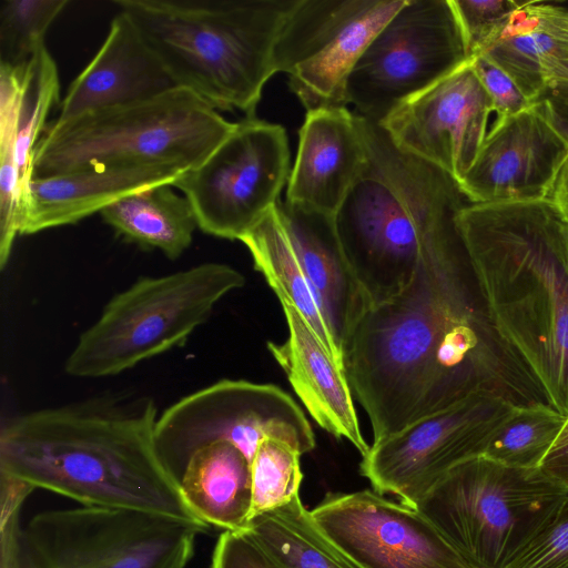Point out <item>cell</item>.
<instances>
[{
	"instance_id": "obj_1",
	"label": "cell",
	"mask_w": 568,
	"mask_h": 568,
	"mask_svg": "<svg viewBox=\"0 0 568 568\" xmlns=\"http://www.w3.org/2000/svg\"><path fill=\"white\" fill-rule=\"evenodd\" d=\"M344 361L373 443L471 396L550 406L495 329L459 226L429 245L404 291L363 313Z\"/></svg>"
},
{
	"instance_id": "obj_2",
	"label": "cell",
	"mask_w": 568,
	"mask_h": 568,
	"mask_svg": "<svg viewBox=\"0 0 568 568\" xmlns=\"http://www.w3.org/2000/svg\"><path fill=\"white\" fill-rule=\"evenodd\" d=\"M158 418L152 397L128 393L16 415L1 427L0 474L82 506L202 523L158 453Z\"/></svg>"
},
{
	"instance_id": "obj_3",
	"label": "cell",
	"mask_w": 568,
	"mask_h": 568,
	"mask_svg": "<svg viewBox=\"0 0 568 568\" xmlns=\"http://www.w3.org/2000/svg\"><path fill=\"white\" fill-rule=\"evenodd\" d=\"M458 226L495 329L568 418V222L544 199L471 203Z\"/></svg>"
},
{
	"instance_id": "obj_4",
	"label": "cell",
	"mask_w": 568,
	"mask_h": 568,
	"mask_svg": "<svg viewBox=\"0 0 568 568\" xmlns=\"http://www.w3.org/2000/svg\"><path fill=\"white\" fill-rule=\"evenodd\" d=\"M356 115L366 162L334 219L369 307L404 291L425 251L458 226L471 203L453 176L399 149L379 123Z\"/></svg>"
},
{
	"instance_id": "obj_5",
	"label": "cell",
	"mask_w": 568,
	"mask_h": 568,
	"mask_svg": "<svg viewBox=\"0 0 568 568\" xmlns=\"http://www.w3.org/2000/svg\"><path fill=\"white\" fill-rule=\"evenodd\" d=\"M297 0H114L179 88L253 118Z\"/></svg>"
},
{
	"instance_id": "obj_6",
	"label": "cell",
	"mask_w": 568,
	"mask_h": 568,
	"mask_svg": "<svg viewBox=\"0 0 568 568\" xmlns=\"http://www.w3.org/2000/svg\"><path fill=\"white\" fill-rule=\"evenodd\" d=\"M234 128L202 98L175 88L145 101L51 121L33 150L31 178L139 166L183 174Z\"/></svg>"
},
{
	"instance_id": "obj_7",
	"label": "cell",
	"mask_w": 568,
	"mask_h": 568,
	"mask_svg": "<svg viewBox=\"0 0 568 568\" xmlns=\"http://www.w3.org/2000/svg\"><path fill=\"white\" fill-rule=\"evenodd\" d=\"M26 499L1 498L0 568H185L209 526L168 516L80 506L21 523Z\"/></svg>"
},
{
	"instance_id": "obj_8",
	"label": "cell",
	"mask_w": 568,
	"mask_h": 568,
	"mask_svg": "<svg viewBox=\"0 0 568 568\" xmlns=\"http://www.w3.org/2000/svg\"><path fill=\"white\" fill-rule=\"evenodd\" d=\"M244 284L241 272L217 262L142 276L81 333L64 371L73 377H108L183 345L216 303Z\"/></svg>"
},
{
	"instance_id": "obj_9",
	"label": "cell",
	"mask_w": 568,
	"mask_h": 568,
	"mask_svg": "<svg viewBox=\"0 0 568 568\" xmlns=\"http://www.w3.org/2000/svg\"><path fill=\"white\" fill-rule=\"evenodd\" d=\"M568 489L541 468L483 455L450 469L415 507L477 568H504L557 515Z\"/></svg>"
},
{
	"instance_id": "obj_10",
	"label": "cell",
	"mask_w": 568,
	"mask_h": 568,
	"mask_svg": "<svg viewBox=\"0 0 568 568\" xmlns=\"http://www.w3.org/2000/svg\"><path fill=\"white\" fill-rule=\"evenodd\" d=\"M158 453L175 481L200 448L230 442L252 462L265 438L283 440L301 455L315 447L303 410L283 389L243 379H220L168 407L155 425Z\"/></svg>"
},
{
	"instance_id": "obj_11",
	"label": "cell",
	"mask_w": 568,
	"mask_h": 568,
	"mask_svg": "<svg viewBox=\"0 0 568 568\" xmlns=\"http://www.w3.org/2000/svg\"><path fill=\"white\" fill-rule=\"evenodd\" d=\"M470 61L449 0H406L354 65L348 104L382 123L399 104Z\"/></svg>"
},
{
	"instance_id": "obj_12",
	"label": "cell",
	"mask_w": 568,
	"mask_h": 568,
	"mask_svg": "<svg viewBox=\"0 0 568 568\" xmlns=\"http://www.w3.org/2000/svg\"><path fill=\"white\" fill-rule=\"evenodd\" d=\"M290 174L284 128L253 116L235 122L227 138L172 186L190 202L202 232L241 240L277 204Z\"/></svg>"
},
{
	"instance_id": "obj_13",
	"label": "cell",
	"mask_w": 568,
	"mask_h": 568,
	"mask_svg": "<svg viewBox=\"0 0 568 568\" xmlns=\"http://www.w3.org/2000/svg\"><path fill=\"white\" fill-rule=\"evenodd\" d=\"M406 0H297L280 30L274 67L306 111L346 108L357 60Z\"/></svg>"
},
{
	"instance_id": "obj_14",
	"label": "cell",
	"mask_w": 568,
	"mask_h": 568,
	"mask_svg": "<svg viewBox=\"0 0 568 568\" xmlns=\"http://www.w3.org/2000/svg\"><path fill=\"white\" fill-rule=\"evenodd\" d=\"M515 408L498 397L471 396L373 443L359 471L378 494L416 507L450 469L483 455Z\"/></svg>"
},
{
	"instance_id": "obj_15",
	"label": "cell",
	"mask_w": 568,
	"mask_h": 568,
	"mask_svg": "<svg viewBox=\"0 0 568 568\" xmlns=\"http://www.w3.org/2000/svg\"><path fill=\"white\" fill-rule=\"evenodd\" d=\"M311 513L364 568H477L417 508L374 489L327 493Z\"/></svg>"
},
{
	"instance_id": "obj_16",
	"label": "cell",
	"mask_w": 568,
	"mask_h": 568,
	"mask_svg": "<svg viewBox=\"0 0 568 568\" xmlns=\"http://www.w3.org/2000/svg\"><path fill=\"white\" fill-rule=\"evenodd\" d=\"M495 118L471 61L399 104L379 123L402 150L458 183L475 163Z\"/></svg>"
},
{
	"instance_id": "obj_17",
	"label": "cell",
	"mask_w": 568,
	"mask_h": 568,
	"mask_svg": "<svg viewBox=\"0 0 568 568\" xmlns=\"http://www.w3.org/2000/svg\"><path fill=\"white\" fill-rule=\"evenodd\" d=\"M568 143L535 102L489 131L459 185L474 204L548 199Z\"/></svg>"
},
{
	"instance_id": "obj_18",
	"label": "cell",
	"mask_w": 568,
	"mask_h": 568,
	"mask_svg": "<svg viewBox=\"0 0 568 568\" xmlns=\"http://www.w3.org/2000/svg\"><path fill=\"white\" fill-rule=\"evenodd\" d=\"M366 162L364 136L347 108L307 111L286 201L335 216Z\"/></svg>"
},
{
	"instance_id": "obj_19",
	"label": "cell",
	"mask_w": 568,
	"mask_h": 568,
	"mask_svg": "<svg viewBox=\"0 0 568 568\" xmlns=\"http://www.w3.org/2000/svg\"><path fill=\"white\" fill-rule=\"evenodd\" d=\"M175 88L131 20L119 11L97 54L69 85L54 120L145 101Z\"/></svg>"
},
{
	"instance_id": "obj_20",
	"label": "cell",
	"mask_w": 568,
	"mask_h": 568,
	"mask_svg": "<svg viewBox=\"0 0 568 568\" xmlns=\"http://www.w3.org/2000/svg\"><path fill=\"white\" fill-rule=\"evenodd\" d=\"M275 207L333 337L344 353L346 341L368 304L343 251L335 219L286 200L278 201Z\"/></svg>"
},
{
	"instance_id": "obj_21",
	"label": "cell",
	"mask_w": 568,
	"mask_h": 568,
	"mask_svg": "<svg viewBox=\"0 0 568 568\" xmlns=\"http://www.w3.org/2000/svg\"><path fill=\"white\" fill-rule=\"evenodd\" d=\"M281 305L290 333L283 344L268 342L270 353L317 425L336 438L348 440L364 456L371 446L359 427L346 371L327 353L301 314L287 303Z\"/></svg>"
},
{
	"instance_id": "obj_22",
	"label": "cell",
	"mask_w": 568,
	"mask_h": 568,
	"mask_svg": "<svg viewBox=\"0 0 568 568\" xmlns=\"http://www.w3.org/2000/svg\"><path fill=\"white\" fill-rule=\"evenodd\" d=\"M182 174L156 166L90 169L31 178L21 201L19 234L74 224L121 197Z\"/></svg>"
},
{
	"instance_id": "obj_23",
	"label": "cell",
	"mask_w": 568,
	"mask_h": 568,
	"mask_svg": "<svg viewBox=\"0 0 568 568\" xmlns=\"http://www.w3.org/2000/svg\"><path fill=\"white\" fill-rule=\"evenodd\" d=\"M179 488L190 510L209 527L223 531L248 528L251 463L232 443L215 442L196 450L186 463Z\"/></svg>"
},
{
	"instance_id": "obj_24",
	"label": "cell",
	"mask_w": 568,
	"mask_h": 568,
	"mask_svg": "<svg viewBox=\"0 0 568 568\" xmlns=\"http://www.w3.org/2000/svg\"><path fill=\"white\" fill-rule=\"evenodd\" d=\"M275 206L240 241L247 247L254 267L262 273L280 302L292 305L301 314L327 353L345 369L344 353L333 337Z\"/></svg>"
},
{
	"instance_id": "obj_25",
	"label": "cell",
	"mask_w": 568,
	"mask_h": 568,
	"mask_svg": "<svg viewBox=\"0 0 568 568\" xmlns=\"http://www.w3.org/2000/svg\"><path fill=\"white\" fill-rule=\"evenodd\" d=\"M103 221L125 241L179 257L192 243L197 227L194 211L171 183L159 184L111 203L100 212Z\"/></svg>"
},
{
	"instance_id": "obj_26",
	"label": "cell",
	"mask_w": 568,
	"mask_h": 568,
	"mask_svg": "<svg viewBox=\"0 0 568 568\" xmlns=\"http://www.w3.org/2000/svg\"><path fill=\"white\" fill-rule=\"evenodd\" d=\"M246 531L277 568H364L323 532L300 495L254 517Z\"/></svg>"
},
{
	"instance_id": "obj_27",
	"label": "cell",
	"mask_w": 568,
	"mask_h": 568,
	"mask_svg": "<svg viewBox=\"0 0 568 568\" xmlns=\"http://www.w3.org/2000/svg\"><path fill=\"white\" fill-rule=\"evenodd\" d=\"M524 2L503 32L479 55L497 65L535 103L549 84L545 68L547 60L564 58L565 53L550 37L536 28L535 20L524 9Z\"/></svg>"
},
{
	"instance_id": "obj_28",
	"label": "cell",
	"mask_w": 568,
	"mask_h": 568,
	"mask_svg": "<svg viewBox=\"0 0 568 568\" xmlns=\"http://www.w3.org/2000/svg\"><path fill=\"white\" fill-rule=\"evenodd\" d=\"M59 100L58 68L43 45L24 64L17 110L16 159L23 193L31 179L33 150L48 125L51 109Z\"/></svg>"
},
{
	"instance_id": "obj_29",
	"label": "cell",
	"mask_w": 568,
	"mask_h": 568,
	"mask_svg": "<svg viewBox=\"0 0 568 568\" xmlns=\"http://www.w3.org/2000/svg\"><path fill=\"white\" fill-rule=\"evenodd\" d=\"M566 419L547 405L515 408L496 429L483 456L509 467L540 468Z\"/></svg>"
},
{
	"instance_id": "obj_30",
	"label": "cell",
	"mask_w": 568,
	"mask_h": 568,
	"mask_svg": "<svg viewBox=\"0 0 568 568\" xmlns=\"http://www.w3.org/2000/svg\"><path fill=\"white\" fill-rule=\"evenodd\" d=\"M21 80L14 73L0 75V267L9 261L19 234L23 187L16 159L17 110Z\"/></svg>"
},
{
	"instance_id": "obj_31",
	"label": "cell",
	"mask_w": 568,
	"mask_h": 568,
	"mask_svg": "<svg viewBox=\"0 0 568 568\" xmlns=\"http://www.w3.org/2000/svg\"><path fill=\"white\" fill-rule=\"evenodd\" d=\"M300 457L301 454L283 440L265 438L260 443L251 462V520L300 495L303 479Z\"/></svg>"
},
{
	"instance_id": "obj_32",
	"label": "cell",
	"mask_w": 568,
	"mask_h": 568,
	"mask_svg": "<svg viewBox=\"0 0 568 568\" xmlns=\"http://www.w3.org/2000/svg\"><path fill=\"white\" fill-rule=\"evenodd\" d=\"M68 0H2L0 65H23L44 45L45 33Z\"/></svg>"
},
{
	"instance_id": "obj_33",
	"label": "cell",
	"mask_w": 568,
	"mask_h": 568,
	"mask_svg": "<svg viewBox=\"0 0 568 568\" xmlns=\"http://www.w3.org/2000/svg\"><path fill=\"white\" fill-rule=\"evenodd\" d=\"M470 60L481 54L503 32L523 1L449 0Z\"/></svg>"
},
{
	"instance_id": "obj_34",
	"label": "cell",
	"mask_w": 568,
	"mask_h": 568,
	"mask_svg": "<svg viewBox=\"0 0 568 568\" xmlns=\"http://www.w3.org/2000/svg\"><path fill=\"white\" fill-rule=\"evenodd\" d=\"M504 568H568V497L550 524Z\"/></svg>"
},
{
	"instance_id": "obj_35",
	"label": "cell",
	"mask_w": 568,
	"mask_h": 568,
	"mask_svg": "<svg viewBox=\"0 0 568 568\" xmlns=\"http://www.w3.org/2000/svg\"><path fill=\"white\" fill-rule=\"evenodd\" d=\"M471 63L493 101L495 121L490 130L534 104L509 77L486 57L478 55L471 60Z\"/></svg>"
},
{
	"instance_id": "obj_36",
	"label": "cell",
	"mask_w": 568,
	"mask_h": 568,
	"mask_svg": "<svg viewBox=\"0 0 568 568\" xmlns=\"http://www.w3.org/2000/svg\"><path fill=\"white\" fill-rule=\"evenodd\" d=\"M210 568H277L246 531H223L214 546Z\"/></svg>"
},
{
	"instance_id": "obj_37",
	"label": "cell",
	"mask_w": 568,
	"mask_h": 568,
	"mask_svg": "<svg viewBox=\"0 0 568 568\" xmlns=\"http://www.w3.org/2000/svg\"><path fill=\"white\" fill-rule=\"evenodd\" d=\"M525 11L536 28L550 37L568 58V8L540 1L524 2Z\"/></svg>"
},
{
	"instance_id": "obj_38",
	"label": "cell",
	"mask_w": 568,
	"mask_h": 568,
	"mask_svg": "<svg viewBox=\"0 0 568 568\" xmlns=\"http://www.w3.org/2000/svg\"><path fill=\"white\" fill-rule=\"evenodd\" d=\"M551 125L568 143V80L552 79L536 101Z\"/></svg>"
},
{
	"instance_id": "obj_39",
	"label": "cell",
	"mask_w": 568,
	"mask_h": 568,
	"mask_svg": "<svg viewBox=\"0 0 568 568\" xmlns=\"http://www.w3.org/2000/svg\"><path fill=\"white\" fill-rule=\"evenodd\" d=\"M540 468L568 489V418Z\"/></svg>"
},
{
	"instance_id": "obj_40",
	"label": "cell",
	"mask_w": 568,
	"mask_h": 568,
	"mask_svg": "<svg viewBox=\"0 0 568 568\" xmlns=\"http://www.w3.org/2000/svg\"><path fill=\"white\" fill-rule=\"evenodd\" d=\"M560 215L568 222V159L562 165L548 196Z\"/></svg>"
},
{
	"instance_id": "obj_41",
	"label": "cell",
	"mask_w": 568,
	"mask_h": 568,
	"mask_svg": "<svg viewBox=\"0 0 568 568\" xmlns=\"http://www.w3.org/2000/svg\"><path fill=\"white\" fill-rule=\"evenodd\" d=\"M548 82L552 79L568 80V58L552 57L546 62Z\"/></svg>"
}]
</instances>
